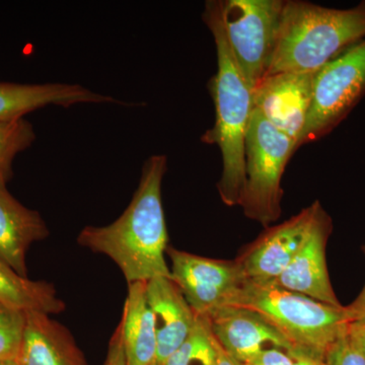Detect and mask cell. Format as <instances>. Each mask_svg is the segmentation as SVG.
<instances>
[{
	"label": "cell",
	"instance_id": "1",
	"mask_svg": "<svg viewBox=\"0 0 365 365\" xmlns=\"http://www.w3.org/2000/svg\"><path fill=\"white\" fill-rule=\"evenodd\" d=\"M168 158L146 160L131 203L122 215L106 227H86L78 244L111 258L127 282H146L157 276L172 278L165 259L168 230L162 200L163 180Z\"/></svg>",
	"mask_w": 365,
	"mask_h": 365
},
{
	"label": "cell",
	"instance_id": "2",
	"mask_svg": "<svg viewBox=\"0 0 365 365\" xmlns=\"http://www.w3.org/2000/svg\"><path fill=\"white\" fill-rule=\"evenodd\" d=\"M204 23L215 38L217 71L208 88L215 106V123L201 137L216 144L222 158L218 193L227 206H241L246 188V135L253 113V90L247 83L232 56L220 16V0L206 1Z\"/></svg>",
	"mask_w": 365,
	"mask_h": 365
},
{
	"label": "cell",
	"instance_id": "3",
	"mask_svg": "<svg viewBox=\"0 0 365 365\" xmlns=\"http://www.w3.org/2000/svg\"><path fill=\"white\" fill-rule=\"evenodd\" d=\"M364 39L365 0L346 9L285 0L277 45L266 76L318 72Z\"/></svg>",
	"mask_w": 365,
	"mask_h": 365
},
{
	"label": "cell",
	"instance_id": "4",
	"mask_svg": "<svg viewBox=\"0 0 365 365\" xmlns=\"http://www.w3.org/2000/svg\"><path fill=\"white\" fill-rule=\"evenodd\" d=\"M225 307L248 309L262 317L292 344L325 356L351 325L346 307H333L266 283L245 281Z\"/></svg>",
	"mask_w": 365,
	"mask_h": 365
},
{
	"label": "cell",
	"instance_id": "5",
	"mask_svg": "<svg viewBox=\"0 0 365 365\" xmlns=\"http://www.w3.org/2000/svg\"><path fill=\"white\" fill-rule=\"evenodd\" d=\"M297 143L276 128L259 110H253L246 135V188L244 215L264 227L281 215V180Z\"/></svg>",
	"mask_w": 365,
	"mask_h": 365
},
{
	"label": "cell",
	"instance_id": "6",
	"mask_svg": "<svg viewBox=\"0 0 365 365\" xmlns=\"http://www.w3.org/2000/svg\"><path fill=\"white\" fill-rule=\"evenodd\" d=\"M285 0H220L223 31L250 88L265 78L272 61Z\"/></svg>",
	"mask_w": 365,
	"mask_h": 365
},
{
	"label": "cell",
	"instance_id": "7",
	"mask_svg": "<svg viewBox=\"0 0 365 365\" xmlns=\"http://www.w3.org/2000/svg\"><path fill=\"white\" fill-rule=\"evenodd\" d=\"M365 96V39L314 74L313 98L297 148L328 135Z\"/></svg>",
	"mask_w": 365,
	"mask_h": 365
},
{
	"label": "cell",
	"instance_id": "8",
	"mask_svg": "<svg viewBox=\"0 0 365 365\" xmlns=\"http://www.w3.org/2000/svg\"><path fill=\"white\" fill-rule=\"evenodd\" d=\"M172 279L197 316L209 317L227 304L244 284L237 262L215 260L168 248Z\"/></svg>",
	"mask_w": 365,
	"mask_h": 365
},
{
	"label": "cell",
	"instance_id": "9",
	"mask_svg": "<svg viewBox=\"0 0 365 365\" xmlns=\"http://www.w3.org/2000/svg\"><path fill=\"white\" fill-rule=\"evenodd\" d=\"M322 207L319 201H314L284 222L266 227L235 259L245 279L259 284L273 282L306 242Z\"/></svg>",
	"mask_w": 365,
	"mask_h": 365
},
{
	"label": "cell",
	"instance_id": "10",
	"mask_svg": "<svg viewBox=\"0 0 365 365\" xmlns=\"http://www.w3.org/2000/svg\"><path fill=\"white\" fill-rule=\"evenodd\" d=\"M316 72L265 76L253 91V105L281 132L299 143L313 98Z\"/></svg>",
	"mask_w": 365,
	"mask_h": 365
},
{
	"label": "cell",
	"instance_id": "11",
	"mask_svg": "<svg viewBox=\"0 0 365 365\" xmlns=\"http://www.w3.org/2000/svg\"><path fill=\"white\" fill-rule=\"evenodd\" d=\"M332 230V218L322 207L306 242L287 269L271 284L329 306L342 307L334 292L327 267L326 248Z\"/></svg>",
	"mask_w": 365,
	"mask_h": 365
},
{
	"label": "cell",
	"instance_id": "12",
	"mask_svg": "<svg viewBox=\"0 0 365 365\" xmlns=\"http://www.w3.org/2000/svg\"><path fill=\"white\" fill-rule=\"evenodd\" d=\"M206 318L222 349L240 364H247L267 350L292 349L276 329L248 309L223 307Z\"/></svg>",
	"mask_w": 365,
	"mask_h": 365
},
{
	"label": "cell",
	"instance_id": "13",
	"mask_svg": "<svg viewBox=\"0 0 365 365\" xmlns=\"http://www.w3.org/2000/svg\"><path fill=\"white\" fill-rule=\"evenodd\" d=\"M145 294L157 333V364L163 365L189 337L198 316L172 278L146 281Z\"/></svg>",
	"mask_w": 365,
	"mask_h": 365
},
{
	"label": "cell",
	"instance_id": "14",
	"mask_svg": "<svg viewBox=\"0 0 365 365\" xmlns=\"http://www.w3.org/2000/svg\"><path fill=\"white\" fill-rule=\"evenodd\" d=\"M78 104H123L81 85L24 83L0 81V122L23 119L29 113L48 106L69 108Z\"/></svg>",
	"mask_w": 365,
	"mask_h": 365
},
{
	"label": "cell",
	"instance_id": "15",
	"mask_svg": "<svg viewBox=\"0 0 365 365\" xmlns=\"http://www.w3.org/2000/svg\"><path fill=\"white\" fill-rule=\"evenodd\" d=\"M48 235L49 230L40 213L19 202L6 184L0 182V259L26 277V252Z\"/></svg>",
	"mask_w": 365,
	"mask_h": 365
},
{
	"label": "cell",
	"instance_id": "16",
	"mask_svg": "<svg viewBox=\"0 0 365 365\" xmlns=\"http://www.w3.org/2000/svg\"><path fill=\"white\" fill-rule=\"evenodd\" d=\"M20 365H88L71 332L49 314L26 313Z\"/></svg>",
	"mask_w": 365,
	"mask_h": 365
},
{
	"label": "cell",
	"instance_id": "17",
	"mask_svg": "<svg viewBox=\"0 0 365 365\" xmlns=\"http://www.w3.org/2000/svg\"><path fill=\"white\" fill-rule=\"evenodd\" d=\"M119 329L127 365L157 364V333L146 300L145 282L129 283Z\"/></svg>",
	"mask_w": 365,
	"mask_h": 365
},
{
	"label": "cell",
	"instance_id": "18",
	"mask_svg": "<svg viewBox=\"0 0 365 365\" xmlns=\"http://www.w3.org/2000/svg\"><path fill=\"white\" fill-rule=\"evenodd\" d=\"M0 302L25 313L60 314L66 309L56 288L46 281H33L16 273L0 259Z\"/></svg>",
	"mask_w": 365,
	"mask_h": 365
},
{
	"label": "cell",
	"instance_id": "19",
	"mask_svg": "<svg viewBox=\"0 0 365 365\" xmlns=\"http://www.w3.org/2000/svg\"><path fill=\"white\" fill-rule=\"evenodd\" d=\"M220 351L208 319L198 316L189 337L163 365H216Z\"/></svg>",
	"mask_w": 365,
	"mask_h": 365
},
{
	"label": "cell",
	"instance_id": "20",
	"mask_svg": "<svg viewBox=\"0 0 365 365\" xmlns=\"http://www.w3.org/2000/svg\"><path fill=\"white\" fill-rule=\"evenodd\" d=\"M36 139L33 125L26 119L0 122V182L7 184L13 177V163L19 153Z\"/></svg>",
	"mask_w": 365,
	"mask_h": 365
},
{
	"label": "cell",
	"instance_id": "21",
	"mask_svg": "<svg viewBox=\"0 0 365 365\" xmlns=\"http://www.w3.org/2000/svg\"><path fill=\"white\" fill-rule=\"evenodd\" d=\"M26 313L0 302V360L18 359L20 354Z\"/></svg>",
	"mask_w": 365,
	"mask_h": 365
},
{
	"label": "cell",
	"instance_id": "22",
	"mask_svg": "<svg viewBox=\"0 0 365 365\" xmlns=\"http://www.w3.org/2000/svg\"><path fill=\"white\" fill-rule=\"evenodd\" d=\"M326 362L327 365H365V357L347 333L327 353Z\"/></svg>",
	"mask_w": 365,
	"mask_h": 365
},
{
	"label": "cell",
	"instance_id": "23",
	"mask_svg": "<svg viewBox=\"0 0 365 365\" xmlns=\"http://www.w3.org/2000/svg\"><path fill=\"white\" fill-rule=\"evenodd\" d=\"M294 360L288 351L271 349L262 353L256 359L242 365H292Z\"/></svg>",
	"mask_w": 365,
	"mask_h": 365
},
{
	"label": "cell",
	"instance_id": "24",
	"mask_svg": "<svg viewBox=\"0 0 365 365\" xmlns=\"http://www.w3.org/2000/svg\"><path fill=\"white\" fill-rule=\"evenodd\" d=\"M105 365H127L119 327L115 331L111 342H110L109 351H108Z\"/></svg>",
	"mask_w": 365,
	"mask_h": 365
},
{
	"label": "cell",
	"instance_id": "25",
	"mask_svg": "<svg viewBox=\"0 0 365 365\" xmlns=\"http://www.w3.org/2000/svg\"><path fill=\"white\" fill-rule=\"evenodd\" d=\"M289 353L294 360L292 365H327L326 357L307 350L292 348Z\"/></svg>",
	"mask_w": 365,
	"mask_h": 365
},
{
	"label": "cell",
	"instance_id": "26",
	"mask_svg": "<svg viewBox=\"0 0 365 365\" xmlns=\"http://www.w3.org/2000/svg\"><path fill=\"white\" fill-rule=\"evenodd\" d=\"M365 253V246L364 247ZM351 324H365V285L352 304L346 306Z\"/></svg>",
	"mask_w": 365,
	"mask_h": 365
},
{
	"label": "cell",
	"instance_id": "27",
	"mask_svg": "<svg viewBox=\"0 0 365 365\" xmlns=\"http://www.w3.org/2000/svg\"><path fill=\"white\" fill-rule=\"evenodd\" d=\"M348 333L365 357V324H351Z\"/></svg>",
	"mask_w": 365,
	"mask_h": 365
},
{
	"label": "cell",
	"instance_id": "28",
	"mask_svg": "<svg viewBox=\"0 0 365 365\" xmlns=\"http://www.w3.org/2000/svg\"><path fill=\"white\" fill-rule=\"evenodd\" d=\"M216 365H242L237 362V360L232 359L230 355L227 354V352L222 348V351H220V359H218L217 364Z\"/></svg>",
	"mask_w": 365,
	"mask_h": 365
},
{
	"label": "cell",
	"instance_id": "29",
	"mask_svg": "<svg viewBox=\"0 0 365 365\" xmlns=\"http://www.w3.org/2000/svg\"><path fill=\"white\" fill-rule=\"evenodd\" d=\"M0 365H20L18 359L0 360Z\"/></svg>",
	"mask_w": 365,
	"mask_h": 365
},
{
	"label": "cell",
	"instance_id": "30",
	"mask_svg": "<svg viewBox=\"0 0 365 365\" xmlns=\"http://www.w3.org/2000/svg\"><path fill=\"white\" fill-rule=\"evenodd\" d=\"M153 365H160V364H153Z\"/></svg>",
	"mask_w": 365,
	"mask_h": 365
}]
</instances>
